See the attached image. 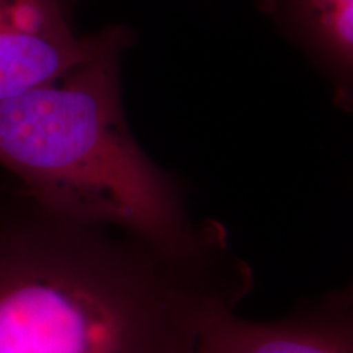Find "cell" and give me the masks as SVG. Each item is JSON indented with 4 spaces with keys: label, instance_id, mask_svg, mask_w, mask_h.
I'll list each match as a JSON object with an SVG mask.
<instances>
[{
    "label": "cell",
    "instance_id": "cell-1",
    "mask_svg": "<svg viewBox=\"0 0 353 353\" xmlns=\"http://www.w3.org/2000/svg\"><path fill=\"white\" fill-rule=\"evenodd\" d=\"M216 252H169L3 188L0 353H195L208 307L245 288Z\"/></svg>",
    "mask_w": 353,
    "mask_h": 353
},
{
    "label": "cell",
    "instance_id": "cell-2",
    "mask_svg": "<svg viewBox=\"0 0 353 353\" xmlns=\"http://www.w3.org/2000/svg\"><path fill=\"white\" fill-rule=\"evenodd\" d=\"M134 39L126 26H107L82 63L0 103V165L57 214L174 254L206 252L216 234L190 223L174 179L128 126L120 70Z\"/></svg>",
    "mask_w": 353,
    "mask_h": 353
},
{
    "label": "cell",
    "instance_id": "cell-3",
    "mask_svg": "<svg viewBox=\"0 0 353 353\" xmlns=\"http://www.w3.org/2000/svg\"><path fill=\"white\" fill-rule=\"evenodd\" d=\"M68 0H0V103L82 63L94 34L79 37Z\"/></svg>",
    "mask_w": 353,
    "mask_h": 353
},
{
    "label": "cell",
    "instance_id": "cell-4",
    "mask_svg": "<svg viewBox=\"0 0 353 353\" xmlns=\"http://www.w3.org/2000/svg\"><path fill=\"white\" fill-rule=\"evenodd\" d=\"M236 298L216 301L203 316L195 353H353V304L337 312L254 322L232 312Z\"/></svg>",
    "mask_w": 353,
    "mask_h": 353
},
{
    "label": "cell",
    "instance_id": "cell-5",
    "mask_svg": "<svg viewBox=\"0 0 353 353\" xmlns=\"http://www.w3.org/2000/svg\"><path fill=\"white\" fill-rule=\"evenodd\" d=\"M332 79L335 103L353 112V0H263Z\"/></svg>",
    "mask_w": 353,
    "mask_h": 353
},
{
    "label": "cell",
    "instance_id": "cell-6",
    "mask_svg": "<svg viewBox=\"0 0 353 353\" xmlns=\"http://www.w3.org/2000/svg\"><path fill=\"white\" fill-rule=\"evenodd\" d=\"M68 2H69V6H70V7H72V6H74V3H76V2H77V0H68Z\"/></svg>",
    "mask_w": 353,
    "mask_h": 353
}]
</instances>
